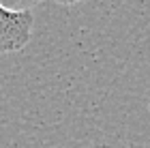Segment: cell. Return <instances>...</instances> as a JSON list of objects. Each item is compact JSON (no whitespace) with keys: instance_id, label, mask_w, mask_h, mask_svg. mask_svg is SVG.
Here are the masks:
<instances>
[{"instance_id":"3","label":"cell","mask_w":150,"mask_h":148,"mask_svg":"<svg viewBox=\"0 0 150 148\" xmlns=\"http://www.w3.org/2000/svg\"><path fill=\"white\" fill-rule=\"evenodd\" d=\"M54 2H58V4H62V6H73V4L84 2V0H54Z\"/></svg>"},{"instance_id":"1","label":"cell","mask_w":150,"mask_h":148,"mask_svg":"<svg viewBox=\"0 0 150 148\" xmlns=\"http://www.w3.org/2000/svg\"><path fill=\"white\" fill-rule=\"evenodd\" d=\"M32 13H9L0 6V56L19 52L32 37Z\"/></svg>"},{"instance_id":"2","label":"cell","mask_w":150,"mask_h":148,"mask_svg":"<svg viewBox=\"0 0 150 148\" xmlns=\"http://www.w3.org/2000/svg\"><path fill=\"white\" fill-rule=\"evenodd\" d=\"M41 0H0V6L9 13H32Z\"/></svg>"}]
</instances>
